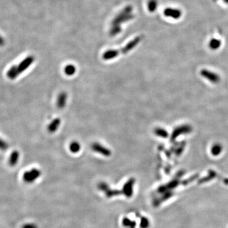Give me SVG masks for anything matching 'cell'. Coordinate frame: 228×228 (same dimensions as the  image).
<instances>
[{
    "label": "cell",
    "mask_w": 228,
    "mask_h": 228,
    "mask_svg": "<svg viewBox=\"0 0 228 228\" xmlns=\"http://www.w3.org/2000/svg\"><path fill=\"white\" fill-rule=\"evenodd\" d=\"M133 8L131 5L126 6L124 8H123L122 10H121L116 17L114 18L111 22V25H120L125 23L126 22H128L132 19H134V16L132 14Z\"/></svg>",
    "instance_id": "1"
},
{
    "label": "cell",
    "mask_w": 228,
    "mask_h": 228,
    "mask_svg": "<svg viewBox=\"0 0 228 228\" xmlns=\"http://www.w3.org/2000/svg\"><path fill=\"white\" fill-rule=\"evenodd\" d=\"M143 36L139 35L136 37L134 39L130 41L124 47H123L121 50H117L119 53H122V54H126L131 52L132 50H133L142 40Z\"/></svg>",
    "instance_id": "2"
},
{
    "label": "cell",
    "mask_w": 228,
    "mask_h": 228,
    "mask_svg": "<svg viewBox=\"0 0 228 228\" xmlns=\"http://www.w3.org/2000/svg\"><path fill=\"white\" fill-rule=\"evenodd\" d=\"M41 174L40 171L36 169H33L29 171L24 172L23 174V179L27 183H32L36 180Z\"/></svg>",
    "instance_id": "3"
},
{
    "label": "cell",
    "mask_w": 228,
    "mask_h": 228,
    "mask_svg": "<svg viewBox=\"0 0 228 228\" xmlns=\"http://www.w3.org/2000/svg\"><path fill=\"white\" fill-rule=\"evenodd\" d=\"M192 128L189 126H187V125H184V126H181L177 127L173 131V132L172 133L171 140L172 141V140L176 139L179 136H180L181 134L189 133L192 131Z\"/></svg>",
    "instance_id": "4"
},
{
    "label": "cell",
    "mask_w": 228,
    "mask_h": 228,
    "mask_svg": "<svg viewBox=\"0 0 228 228\" xmlns=\"http://www.w3.org/2000/svg\"><path fill=\"white\" fill-rule=\"evenodd\" d=\"M92 149L95 151L96 153L100 154L105 157H109L111 155V151L108 148L104 146L103 145L98 143H94L91 146Z\"/></svg>",
    "instance_id": "5"
},
{
    "label": "cell",
    "mask_w": 228,
    "mask_h": 228,
    "mask_svg": "<svg viewBox=\"0 0 228 228\" xmlns=\"http://www.w3.org/2000/svg\"><path fill=\"white\" fill-rule=\"evenodd\" d=\"M135 180L133 178L130 179L124 184L123 187V193L128 197H131L133 194V187Z\"/></svg>",
    "instance_id": "6"
},
{
    "label": "cell",
    "mask_w": 228,
    "mask_h": 228,
    "mask_svg": "<svg viewBox=\"0 0 228 228\" xmlns=\"http://www.w3.org/2000/svg\"><path fill=\"white\" fill-rule=\"evenodd\" d=\"M164 14L165 15L166 17H171L174 19H178L181 17L182 12L179 9L167 8L165 9V10L164 12Z\"/></svg>",
    "instance_id": "7"
},
{
    "label": "cell",
    "mask_w": 228,
    "mask_h": 228,
    "mask_svg": "<svg viewBox=\"0 0 228 228\" xmlns=\"http://www.w3.org/2000/svg\"><path fill=\"white\" fill-rule=\"evenodd\" d=\"M201 74L202 75H203L204 78H205L206 79H209V81H210L212 83H217L219 81V78L217 75H216L215 73L209 72V70H202L201 72Z\"/></svg>",
    "instance_id": "8"
},
{
    "label": "cell",
    "mask_w": 228,
    "mask_h": 228,
    "mask_svg": "<svg viewBox=\"0 0 228 228\" xmlns=\"http://www.w3.org/2000/svg\"><path fill=\"white\" fill-rule=\"evenodd\" d=\"M33 61H34V58L32 57H27V58L24 60L17 67L19 73L23 72L25 70H26L30 66V65L32 64Z\"/></svg>",
    "instance_id": "9"
},
{
    "label": "cell",
    "mask_w": 228,
    "mask_h": 228,
    "mask_svg": "<svg viewBox=\"0 0 228 228\" xmlns=\"http://www.w3.org/2000/svg\"><path fill=\"white\" fill-rule=\"evenodd\" d=\"M119 55L117 50H109L106 51L103 55V58L105 60H110L116 58Z\"/></svg>",
    "instance_id": "10"
},
{
    "label": "cell",
    "mask_w": 228,
    "mask_h": 228,
    "mask_svg": "<svg viewBox=\"0 0 228 228\" xmlns=\"http://www.w3.org/2000/svg\"><path fill=\"white\" fill-rule=\"evenodd\" d=\"M67 95L65 92H62L59 94L57 98V106L58 108H63L67 103Z\"/></svg>",
    "instance_id": "11"
},
{
    "label": "cell",
    "mask_w": 228,
    "mask_h": 228,
    "mask_svg": "<svg viewBox=\"0 0 228 228\" xmlns=\"http://www.w3.org/2000/svg\"><path fill=\"white\" fill-rule=\"evenodd\" d=\"M60 120L58 118H57L55 119H54L48 126V129L49 131V132L50 133H55L58 128L60 124Z\"/></svg>",
    "instance_id": "12"
},
{
    "label": "cell",
    "mask_w": 228,
    "mask_h": 228,
    "mask_svg": "<svg viewBox=\"0 0 228 228\" xmlns=\"http://www.w3.org/2000/svg\"><path fill=\"white\" fill-rule=\"evenodd\" d=\"M19 154L17 151H14L11 154L9 159V164L11 166H15L17 165L19 160Z\"/></svg>",
    "instance_id": "13"
},
{
    "label": "cell",
    "mask_w": 228,
    "mask_h": 228,
    "mask_svg": "<svg viewBox=\"0 0 228 228\" xmlns=\"http://www.w3.org/2000/svg\"><path fill=\"white\" fill-rule=\"evenodd\" d=\"M19 73V72L18 71L17 67H16V66H12L9 69V70L8 71L7 75H8V78H10L11 79H15L17 77V75H18Z\"/></svg>",
    "instance_id": "14"
},
{
    "label": "cell",
    "mask_w": 228,
    "mask_h": 228,
    "mask_svg": "<svg viewBox=\"0 0 228 228\" xmlns=\"http://www.w3.org/2000/svg\"><path fill=\"white\" fill-rule=\"evenodd\" d=\"M69 149L73 154H77L81 149V145L78 141H73L70 144Z\"/></svg>",
    "instance_id": "15"
},
{
    "label": "cell",
    "mask_w": 228,
    "mask_h": 228,
    "mask_svg": "<svg viewBox=\"0 0 228 228\" xmlns=\"http://www.w3.org/2000/svg\"><path fill=\"white\" fill-rule=\"evenodd\" d=\"M158 7L157 0H149L148 2V9L149 12H155Z\"/></svg>",
    "instance_id": "16"
},
{
    "label": "cell",
    "mask_w": 228,
    "mask_h": 228,
    "mask_svg": "<svg viewBox=\"0 0 228 228\" xmlns=\"http://www.w3.org/2000/svg\"><path fill=\"white\" fill-rule=\"evenodd\" d=\"M154 133L156 136L163 138H167L169 136V133H167V131L165 129L161 128H156L154 131Z\"/></svg>",
    "instance_id": "17"
},
{
    "label": "cell",
    "mask_w": 228,
    "mask_h": 228,
    "mask_svg": "<svg viewBox=\"0 0 228 228\" xmlns=\"http://www.w3.org/2000/svg\"><path fill=\"white\" fill-rule=\"evenodd\" d=\"M122 224L124 227L128 228H135L136 227V222L131 220L128 217H124L122 219Z\"/></svg>",
    "instance_id": "18"
},
{
    "label": "cell",
    "mask_w": 228,
    "mask_h": 228,
    "mask_svg": "<svg viewBox=\"0 0 228 228\" xmlns=\"http://www.w3.org/2000/svg\"><path fill=\"white\" fill-rule=\"evenodd\" d=\"M122 31V28L120 25H111V28L110 29V35L116 36L121 33Z\"/></svg>",
    "instance_id": "19"
},
{
    "label": "cell",
    "mask_w": 228,
    "mask_h": 228,
    "mask_svg": "<svg viewBox=\"0 0 228 228\" xmlns=\"http://www.w3.org/2000/svg\"><path fill=\"white\" fill-rule=\"evenodd\" d=\"M76 72L75 67L72 64H68L64 68V72L67 75H72Z\"/></svg>",
    "instance_id": "20"
},
{
    "label": "cell",
    "mask_w": 228,
    "mask_h": 228,
    "mask_svg": "<svg viewBox=\"0 0 228 228\" xmlns=\"http://www.w3.org/2000/svg\"><path fill=\"white\" fill-rule=\"evenodd\" d=\"M220 45H221V42L220 40H217V39H212L210 41L209 46L212 50H216L220 47Z\"/></svg>",
    "instance_id": "21"
},
{
    "label": "cell",
    "mask_w": 228,
    "mask_h": 228,
    "mask_svg": "<svg viewBox=\"0 0 228 228\" xmlns=\"http://www.w3.org/2000/svg\"><path fill=\"white\" fill-rule=\"evenodd\" d=\"M150 225L149 219L146 217H141L140 219V227L141 228H148Z\"/></svg>",
    "instance_id": "22"
},
{
    "label": "cell",
    "mask_w": 228,
    "mask_h": 228,
    "mask_svg": "<svg viewBox=\"0 0 228 228\" xmlns=\"http://www.w3.org/2000/svg\"><path fill=\"white\" fill-rule=\"evenodd\" d=\"M221 150H222V146L219 144H216L212 146L211 151L213 155H217L220 153Z\"/></svg>",
    "instance_id": "23"
},
{
    "label": "cell",
    "mask_w": 228,
    "mask_h": 228,
    "mask_svg": "<svg viewBox=\"0 0 228 228\" xmlns=\"http://www.w3.org/2000/svg\"><path fill=\"white\" fill-rule=\"evenodd\" d=\"M8 148V144L6 142L3 141L2 139H0V149L5 150Z\"/></svg>",
    "instance_id": "24"
},
{
    "label": "cell",
    "mask_w": 228,
    "mask_h": 228,
    "mask_svg": "<svg viewBox=\"0 0 228 228\" xmlns=\"http://www.w3.org/2000/svg\"><path fill=\"white\" fill-rule=\"evenodd\" d=\"M22 228H38L37 225L34 224H27L22 226Z\"/></svg>",
    "instance_id": "25"
},
{
    "label": "cell",
    "mask_w": 228,
    "mask_h": 228,
    "mask_svg": "<svg viewBox=\"0 0 228 228\" xmlns=\"http://www.w3.org/2000/svg\"><path fill=\"white\" fill-rule=\"evenodd\" d=\"M224 2H225V3H228V0H224Z\"/></svg>",
    "instance_id": "26"
}]
</instances>
